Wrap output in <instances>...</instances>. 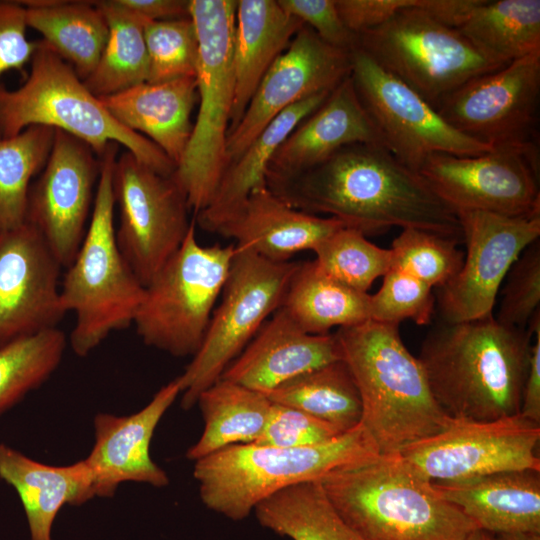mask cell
<instances>
[{
	"instance_id": "6da1fadb",
	"label": "cell",
	"mask_w": 540,
	"mask_h": 540,
	"mask_svg": "<svg viewBox=\"0 0 540 540\" xmlns=\"http://www.w3.org/2000/svg\"><path fill=\"white\" fill-rule=\"evenodd\" d=\"M268 187L296 209L327 214L365 235L399 226L463 243L457 213L380 144L345 146L321 164Z\"/></svg>"
},
{
	"instance_id": "7a4b0ae2",
	"label": "cell",
	"mask_w": 540,
	"mask_h": 540,
	"mask_svg": "<svg viewBox=\"0 0 540 540\" xmlns=\"http://www.w3.org/2000/svg\"><path fill=\"white\" fill-rule=\"evenodd\" d=\"M533 328L492 315L443 322L424 338L420 360L432 395L452 419L489 421L520 414Z\"/></svg>"
},
{
	"instance_id": "3957f363",
	"label": "cell",
	"mask_w": 540,
	"mask_h": 540,
	"mask_svg": "<svg viewBox=\"0 0 540 540\" xmlns=\"http://www.w3.org/2000/svg\"><path fill=\"white\" fill-rule=\"evenodd\" d=\"M335 336L359 391L361 424L381 455L399 454L451 423L420 360L404 345L399 325L367 320L338 328Z\"/></svg>"
},
{
	"instance_id": "277c9868",
	"label": "cell",
	"mask_w": 540,
	"mask_h": 540,
	"mask_svg": "<svg viewBox=\"0 0 540 540\" xmlns=\"http://www.w3.org/2000/svg\"><path fill=\"white\" fill-rule=\"evenodd\" d=\"M320 483L337 513L363 540H462L479 528L399 454L332 472Z\"/></svg>"
},
{
	"instance_id": "5b68a950",
	"label": "cell",
	"mask_w": 540,
	"mask_h": 540,
	"mask_svg": "<svg viewBox=\"0 0 540 540\" xmlns=\"http://www.w3.org/2000/svg\"><path fill=\"white\" fill-rule=\"evenodd\" d=\"M381 455L362 424L314 445L273 447L236 444L195 461L199 496L210 510L233 521L247 518L261 501L292 485Z\"/></svg>"
},
{
	"instance_id": "8992f818",
	"label": "cell",
	"mask_w": 540,
	"mask_h": 540,
	"mask_svg": "<svg viewBox=\"0 0 540 540\" xmlns=\"http://www.w3.org/2000/svg\"><path fill=\"white\" fill-rule=\"evenodd\" d=\"M118 146L110 143L100 157L91 220L60 288L63 310L75 315L69 342L80 357L87 356L112 332L132 325L145 292L116 242L113 170Z\"/></svg>"
},
{
	"instance_id": "52a82bcc",
	"label": "cell",
	"mask_w": 540,
	"mask_h": 540,
	"mask_svg": "<svg viewBox=\"0 0 540 540\" xmlns=\"http://www.w3.org/2000/svg\"><path fill=\"white\" fill-rule=\"evenodd\" d=\"M66 132L100 158L112 142L163 175L175 164L149 139L119 123L74 69L46 42L38 41L25 82L15 90L0 84V135L12 137L29 126Z\"/></svg>"
},
{
	"instance_id": "ba28073f",
	"label": "cell",
	"mask_w": 540,
	"mask_h": 540,
	"mask_svg": "<svg viewBox=\"0 0 540 540\" xmlns=\"http://www.w3.org/2000/svg\"><path fill=\"white\" fill-rule=\"evenodd\" d=\"M236 0H189L198 37V114L173 178L195 216L211 202L226 169V140L234 100Z\"/></svg>"
},
{
	"instance_id": "9c48e42d",
	"label": "cell",
	"mask_w": 540,
	"mask_h": 540,
	"mask_svg": "<svg viewBox=\"0 0 540 540\" xmlns=\"http://www.w3.org/2000/svg\"><path fill=\"white\" fill-rule=\"evenodd\" d=\"M195 223L145 286L133 322L147 346L175 357H193L199 350L235 251V244L201 245Z\"/></svg>"
},
{
	"instance_id": "30bf717a",
	"label": "cell",
	"mask_w": 540,
	"mask_h": 540,
	"mask_svg": "<svg viewBox=\"0 0 540 540\" xmlns=\"http://www.w3.org/2000/svg\"><path fill=\"white\" fill-rule=\"evenodd\" d=\"M297 263L274 262L235 246L221 302L213 311L203 342L177 377L181 406L191 409L282 304Z\"/></svg>"
},
{
	"instance_id": "8fae6325",
	"label": "cell",
	"mask_w": 540,
	"mask_h": 540,
	"mask_svg": "<svg viewBox=\"0 0 540 540\" xmlns=\"http://www.w3.org/2000/svg\"><path fill=\"white\" fill-rule=\"evenodd\" d=\"M354 47L366 52L434 109L469 80L507 65L487 57L457 29L434 21L415 6L357 34Z\"/></svg>"
},
{
	"instance_id": "7c38bea8",
	"label": "cell",
	"mask_w": 540,
	"mask_h": 540,
	"mask_svg": "<svg viewBox=\"0 0 540 540\" xmlns=\"http://www.w3.org/2000/svg\"><path fill=\"white\" fill-rule=\"evenodd\" d=\"M113 193L119 208L118 248L145 287L189 231L187 197L172 175L158 173L128 151L117 156Z\"/></svg>"
},
{
	"instance_id": "4fadbf2b",
	"label": "cell",
	"mask_w": 540,
	"mask_h": 540,
	"mask_svg": "<svg viewBox=\"0 0 540 540\" xmlns=\"http://www.w3.org/2000/svg\"><path fill=\"white\" fill-rule=\"evenodd\" d=\"M351 78L384 146L413 171L433 154L472 156L493 150L453 128L419 94L358 47L351 50Z\"/></svg>"
},
{
	"instance_id": "5bb4252c",
	"label": "cell",
	"mask_w": 540,
	"mask_h": 540,
	"mask_svg": "<svg viewBox=\"0 0 540 540\" xmlns=\"http://www.w3.org/2000/svg\"><path fill=\"white\" fill-rule=\"evenodd\" d=\"M540 424L521 414L489 421L452 419L442 431L399 453L430 482L464 480L510 470H538Z\"/></svg>"
},
{
	"instance_id": "9a60e30c",
	"label": "cell",
	"mask_w": 540,
	"mask_h": 540,
	"mask_svg": "<svg viewBox=\"0 0 540 540\" xmlns=\"http://www.w3.org/2000/svg\"><path fill=\"white\" fill-rule=\"evenodd\" d=\"M417 173L456 213L540 215L538 146L494 148L472 156L433 154Z\"/></svg>"
},
{
	"instance_id": "2e32d148",
	"label": "cell",
	"mask_w": 540,
	"mask_h": 540,
	"mask_svg": "<svg viewBox=\"0 0 540 540\" xmlns=\"http://www.w3.org/2000/svg\"><path fill=\"white\" fill-rule=\"evenodd\" d=\"M540 51L473 78L435 108L453 128L491 148L534 147Z\"/></svg>"
},
{
	"instance_id": "e0dca14e",
	"label": "cell",
	"mask_w": 540,
	"mask_h": 540,
	"mask_svg": "<svg viewBox=\"0 0 540 540\" xmlns=\"http://www.w3.org/2000/svg\"><path fill=\"white\" fill-rule=\"evenodd\" d=\"M457 215L467 248L463 266L435 296L441 321L449 323L492 315L511 266L540 237V215L509 217L483 211Z\"/></svg>"
},
{
	"instance_id": "ac0fdd59",
	"label": "cell",
	"mask_w": 540,
	"mask_h": 540,
	"mask_svg": "<svg viewBox=\"0 0 540 540\" xmlns=\"http://www.w3.org/2000/svg\"><path fill=\"white\" fill-rule=\"evenodd\" d=\"M100 170V158L88 144L55 129L47 162L29 190L26 223L39 231L64 268L85 237Z\"/></svg>"
},
{
	"instance_id": "d6986e66",
	"label": "cell",
	"mask_w": 540,
	"mask_h": 540,
	"mask_svg": "<svg viewBox=\"0 0 540 540\" xmlns=\"http://www.w3.org/2000/svg\"><path fill=\"white\" fill-rule=\"evenodd\" d=\"M350 74L351 51L326 43L303 25L266 71L243 116L229 132L227 166L285 109L315 94L331 92Z\"/></svg>"
},
{
	"instance_id": "ffe728a7",
	"label": "cell",
	"mask_w": 540,
	"mask_h": 540,
	"mask_svg": "<svg viewBox=\"0 0 540 540\" xmlns=\"http://www.w3.org/2000/svg\"><path fill=\"white\" fill-rule=\"evenodd\" d=\"M61 268L32 225L0 234V348L57 327Z\"/></svg>"
},
{
	"instance_id": "44dd1931",
	"label": "cell",
	"mask_w": 540,
	"mask_h": 540,
	"mask_svg": "<svg viewBox=\"0 0 540 540\" xmlns=\"http://www.w3.org/2000/svg\"><path fill=\"white\" fill-rule=\"evenodd\" d=\"M181 394L175 378L140 411L124 416L98 413L93 420L95 443L83 459L94 497H112L123 482L165 487L169 477L150 456V443L161 418Z\"/></svg>"
},
{
	"instance_id": "7402d4cb",
	"label": "cell",
	"mask_w": 540,
	"mask_h": 540,
	"mask_svg": "<svg viewBox=\"0 0 540 540\" xmlns=\"http://www.w3.org/2000/svg\"><path fill=\"white\" fill-rule=\"evenodd\" d=\"M353 144L384 146L350 74L279 146L268 168L267 186L292 179Z\"/></svg>"
},
{
	"instance_id": "603a6c76",
	"label": "cell",
	"mask_w": 540,
	"mask_h": 540,
	"mask_svg": "<svg viewBox=\"0 0 540 540\" xmlns=\"http://www.w3.org/2000/svg\"><path fill=\"white\" fill-rule=\"evenodd\" d=\"M337 360L342 357L335 333L309 334L278 308L220 379L266 395L296 376Z\"/></svg>"
},
{
	"instance_id": "cb8c5ba5",
	"label": "cell",
	"mask_w": 540,
	"mask_h": 540,
	"mask_svg": "<svg viewBox=\"0 0 540 540\" xmlns=\"http://www.w3.org/2000/svg\"><path fill=\"white\" fill-rule=\"evenodd\" d=\"M343 226L333 217L292 207L265 186L253 191L215 233L267 260L287 262L299 251L313 250Z\"/></svg>"
},
{
	"instance_id": "d4e9b609",
	"label": "cell",
	"mask_w": 540,
	"mask_h": 540,
	"mask_svg": "<svg viewBox=\"0 0 540 540\" xmlns=\"http://www.w3.org/2000/svg\"><path fill=\"white\" fill-rule=\"evenodd\" d=\"M445 501L494 534L540 533V471L524 469L431 482Z\"/></svg>"
},
{
	"instance_id": "484cf974",
	"label": "cell",
	"mask_w": 540,
	"mask_h": 540,
	"mask_svg": "<svg viewBox=\"0 0 540 540\" xmlns=\"http://www.w3.org/2000/svg\"><path fill=\"white\" fill-rule=\"evenodd\" d=\"M99 100L119 123L153 142L177 167L193 129L196 76L144 82Z\"/></svg>"
},
{
	"instance_id": "4316f807",
	"label": "cell",
	"mask_w": 540,
	"mask_h": 540,
	"mask_svg": "<svg viewBox=\"0 0 540 540\" xmlns=\"http://www.w3.org/2000/svg\"><path fill=\"white\" fill-rule=\"evenodd\" d=\"M0 479L14 488L26 516L30 540H53L52 527L60 509L94 498L84 461L47 465L0 443Z\"/></svg>"
},
{
	"instance_id": "83f0119b",
	"label": "cell",
	"mask_w": 540,
	"mask_h": 540,
	"mask_svg": "<svg viewBox=\"0 0 540 540\" xmlns=\"http://www.w3.org/2000/svg\"><path fill=\"white\" fill-rule=\"evenodd\" d=\"M303 22L278 0L237 1L234 30V100L229 132L243 116L262 77L286 50Z\"/></svg>"
},
{
	"instance_id": "f1b7e54d",
	"label": "cell",
	"mask_w": 540,
	"mask_h": 540,
	"mask_svg": "<svg viewBox=\"0 0 540 540\" xmlns=\"http://www.w3.org/2000/svg\"><path fill=\"white\" fill-rule=\"evenodd\" d=\"M329 94H315L285 109L227 166L211 202L196 215L203 230L215 232L253 191L267 186L268 168L279 146Z\"/></svg>"
},
{
	"instance_id": "f546056e",
	"label": "cell",
	"mask_w": 540,
	"mask_h": 540,
	"mask_svg": "<svg viewBox=\"0 0 540 540\" xmlns=\"http://www.w3.org/2000/svg\"><path fill=\"white\" fill-rule=\"evenodd\" d=\"M27 26L36 30L85 80L95 69L108 38L105 16L94 1H20Z\"/></svg>"
},
{
	"instance_id": "4dcf8cb0",
	"label": "cell",
	"mask_w": 540,
	"mask_h": 540,
	"mask_svg": "<svg viewBox=\"0 0 540 540\" xmlns=\"http://www.w3.org/2000/svg\"><path fill=\"white\" fill-rule=\"evenodd\" d=\"M309 334H328L370 320V294L325 274L314 260L297 263L279 307Z\"/></svg>"
},
{
	"instance_id": "1f68e13d",
	"label": "cell",
	"mask_w": 540,
	"mask_h": 540,
	"mask_svg": "<svg viewBox=\"0 0 540 540\" xmlns=\"http://www.w3.org/2000/svg\"><path fill=\"white\" fill-rule=\"evenodd\" d=\"M196 404L204 429L186 453L193 461L231 445L256 442L265 428L272 402L258 391L219 379L199 395Z\"/></svg>"
},
{
	"instance_id": "d6a6232c",
	"label": "cell",
	"mask_w": 540,
	"mask_h": 540,
	"mask_svg": "<svg viewBox=\"0 0 540 540\" xmlns=\"http://www.w3.org/2000/svg\"><path fill=\"white\" fill-rule=\"evenodd\" d=\"M253 512L261 526L292 540H363L337 513L320 481L284 488Z\"/></svg>"
},
{
	"instance_id": "836d02e7",
	"label": "cell",
	"mask_w": 540,
	"mask_h": 540,
	"mask_svg": "<svg viewBox=\"0 0 540 540\" xmlns=\"http://www.w3.org/2000/svg\"><path fill=\"white\" fill-rule=\"evenodd\" d=\"M273 402L304 411L348 432L362 422V403L352 374L337 360L296 376L269 393Z\"/></svg>"
},
{
	"instance_id": "e575fe53",
	"label": "cell",
	"mask_w": 540,
	"mask_h": 540,
	"mask_svg": "<svg viewBox=\"0 0 540 540\" xmlns=\"http://www.w3.org/2000/svg\"><path fill=\"white\" fill-rule=\"evenodd\" d=\"M457 30L487 57L509 64L540 51V1L484 0Z\"/></svg>"
},
{
	"instance_id": "d590c367",
	"label": "cell",
	"mask_w": 540,
	"mask_h": 540,
	"mask_svg": "<svg viewBox=\"0 0 540 540\" xmlns=\"http://www.w3.org/2000/svg\"><path fill=\"white\" fill-rule=\"evenodd\" d=\"M108 25V38L93 72L83 81L98 98L148 81L144 22L115 0L94 1Z\"/></svg>"
},
{
	"instance_id": "8d00e7d4",
	"label": "cell",
	"mask_w": 540,
	"mask_h": 540,
	"mask_svg": "<svg viewBox=\"0 0 540 540\" xmlns=\"http://www.w3.org/2000/svg\"><path fill=\"white\" fill-rule=\"evenodd\" d=\"M54 134V128L33 125L0 137V234L26 222L30 182L44 168Z\"/></svg>"
},
{
	"instance_id": "74e56055",
	"label": "cell",
	"mask_w": 540,
	"mask_h": 540,
	"mask_svg": "<svg viewBox=\"0 0 540 540\" xmlns=\"http://www.w3.org/2000/svg\"><path fill=\"white\" fill-rule=\"evenodd\" d=\"M66 345V335L56 327L0 348V416L50 378Z\"/></svg>"
},
{
	"instance_id": "f35d334b",
	"label": "cell",
	"mask_w": 540,
	"mask_h": 540,
	"mask_svg": "<svg viewBox=\"0 0 540 540\" xmlns=\"http://www.w3.org/2000/svg\"><path fill=\"white\" fill-rule=\"evenodd\" d=\"M314 261L331 278L368 293L373 282L391 268V251L371 243L361 231L341 227L314 249Z\"/></svg>"
},
{
	"instance_id": "ab89813d",
	"label": "cell",
	"mask_w": 540,
	"mask_h": 540,
	"mask_svg": "<svg viewBox=\"0 0 540 540\" xmlns=\"http://www.w3.org/2000/svg\"><path fill=\"white\" fill-rule=\"evenodd\" d=\"M453 239L416 228H404L393 240L391 268L404 271L436 289L462 268L465 253Z\"/></svg>"
},
{
	"instance_id": "60d3db41",
	"label": "cell",
	"mask_w": 540,
	"mask_h": 540,
	"mask_svg": "<svg viewBox=\"0 0 540 540\" xmlns=\"http://www.w3.org/2000/svg\"><path fill=\"white\" fill-rule=\"evenodd\" d=\"M143 29L148 54L147 82L196 76L199 43L190 16L146 22Z\"/></svg>"
},
{
	"instance_id": "b9f144b4",
	"label": "cell",
	"mask_w": 540,
	"mask_h": 540,
	"mask_svg": "<svg viewBox=\"0 0 540 540\" xmlns=\"http://www.w3.org/2000/svg\"><path fill=\"white\" fill-rule=\"evenodd\" d=\"M435 303L431 286L404 271L390 269L377 293L370 295V320L395 325L412 320L427 325L433 318Z\"/></svg>"
},
{
	"instance_id": "7bdbcfd3",
	"label": "cell",
	"mask_w": 540,
	"mask_h": 540,
	"mask_svg": "<svg viewBox=\"0 0 540 540\" xmlns=\"http://www.w3.org/2000/svg\"><path fill=\"white\" fill-rule=\"evenodd\" d=\"M502 290L496 321L526 329L540 312V242L531 243L511 266Z\"/></svg>"
},
{
	"instance_id": "ee69618b",
	"label": "cell",
	"mask_w": 540,
	"mask_h": 540,
	"mask_svg": "<svg viewBox=\"0 0 540 540\" xmlns=\"http://www.w3.org/2000/svg\"><path fill=\"white\" fill-rule=\"evenodd\" d=\"M340 434L343 433L304 411L272 402L265 428L254 444L300 447L322 443Z\"/></svg>"
},
{
	"instance_id": "f6af8a7d",
	"label": "cell",
	"mask_w": 540,
	"mask_h": 540,
	"mask_svg": "<svg viewBox=\"0 0 540 540\" xmlns=\"http://www.w3.org/2000/svg\"><path fill=\"white\" fill-rule=\"evenodd\" d=\"M278 3L326 43L347 51L354 48L356 35L341 19L336 0H278Z\"/></svg>"
},
{
	"instance_id": "bcb514c9",
	"label": "cell",
	"mask_w": 540,
	"mask_h": 540,
	"mask_svg": "<svg viewBox=\"0 0 540 540\" xmlns=\"http://www.w3.org/2000/svg\"><path fill=\"white\" fill-rule=\"evenodd\" d=\"M27 28L21 2L0 1V77L9 70L23 71L30 63L38 41L28 40Z\"/></svg>"
},
{
	"instance_id": "7dc6e473",
	"label": "cell",
	"mask_w": 540,
	"mask_h": 540,
	"mask_svg": "<svg viewBox=\"0 0 540 540\" xmlns=\"http://www.w3.org/2000/svg\"><path fill=\"white\" fill-rule=\"evenodd\" d=\"M417 0H336L345 26L355 35L377 28Z\"/></svg>"
},
{
	"instance_id": "c3c4849f",
	"label": "cell",
	"mask_w": 540,
	"mask_h": 540,
	"mask_svg": "<svg viewBox=\"0 0 540 540\" xmlns=\"http://www.w3.org/2000/svg\"><path fill=\"white\" fill-rule=\"evenodd\" d=\"M530 324L534 331L529 369L525 380L520 414L540 424V314L536 313Z\"/></svg>"
},
{
	"instance_id": "681fc988",
	"label": "cell",
	"mask_w": 540,
	"mask_h": 540,
	"mask_svg": "<svg viewBox=\"0 0 540 540\" xmlns=\"http://www.w3.org/2000/svg\"><path fill=\"white\" fill-rule=\"evenodd\" d=\"M484 0H417L415 8L434 21L459 29Z\"/></svg>"
},
{
	"instance_id": "f907efd6",
	"label": "cell",
	"mask_w": 540,
	"mask_h": 540,
	"mask_svg": "<svg viewBox=\"0 0 540 540\" xmlns=\"http://www.w3.org/2000/svg\"><path fill=\"white\" fill-rule=\"evenodd\" d=\"M116 3L137 16L144 23L189 17L187 0H115Z\"/></svg>"
},
{
	"instance_id": "816d5d0a",
	"label": "cell",
	"mask_w": 540,
	"mask_h": 540,
	"mask_svg": "<svg viewBox=\"0 0 540 540\" xmlns=\"http://www.w3.org/2000/svg\"><path fill=\"white\" fill-rule=\"evenodd\" d=\"M496 540H540V533L509 532L495 534Z\"/></svg>"
},
{
	"instance_id": "f5cc1de1",
	"label": "cell",
	"mask_w": 540,
	"mask_h": 540,
	"mask_svg": "<svg viewBox=\"0 0 540 540\" xmlns=\"http://www.w3.org/2000/svg\"><path fill=\"white\" fill-rule=\"evenodd\" d=\"M462 540H496L494 533L481 528L470 531Z\"/></svg>"
}]
</instances>
